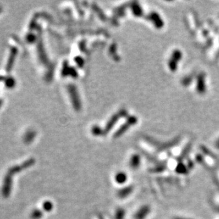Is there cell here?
<instances>
[{
  "instance_id": "6da1fadb",
  "label": "cell",
  "mask_w": 219,
  "mask_h": 219,
  "mask_svg": "<svg viewBox=\"0 0 219 219\" xmlns=\"http://www.w3.org/2000/svg\"><path fill=\"white\" fill-rule=\"evenodd\" d=\"M17 53V50L15 48H13L12 51H11L10 53V57L9 58L8 62H7V66H6V70L10 71L11 69H12V67L13 65V63H14L15 58H16Z\"/></svg>"
},
{
  "instance_id": "7a4b0ae2",
  "label": "cell",
  "mask_w": 219,
  "mask_h": 219,
  "mask_svg": "<svg viewBox=\"0 0 219 219\" xmlns=\"http://www.w3.org/2000/svg\"><path fill=\"white\" fill-rule=\"evenodd\" d=\"M43 45H44L41 44L39 45V48H38V56H39L40 60H42V62H43V63L46 64L48 59H47L46 56V53L44 48V46H43Z\"/></svg>"
},
{
  "instance_id": "3957f363",
  "label": "cell",
  "mask_w": 219,
  "mask_h": 219,
  "mask_svg": "<svg viewBox=\"0 0 219 219\" xmlns=\"http://www.w3.org/2000/svg\"><path fill=\"white\" fill-rule=\"evenodd\" d=\"M35 134H36L35 132L32 131V130L31 131H28L25 135L24 141L26 143H30L31 141H32V140H33L34 137H35Z\"/></svg>"
},
{
  "instance_id": "277c9868",
  "label": "cell",
  "mask_w": 219,
  "mask_h": 219,
  "mask_svg": "<svg viewBox=\"0 0 219 219\" xmlns=\"http://www.w3.org/2000/svg\"><path fill=\"white\" fill-rule=\"evenodd\" d=\"M1 10H2V8L0 7V12H1Z\"/></svg>"
}]
</instances>
